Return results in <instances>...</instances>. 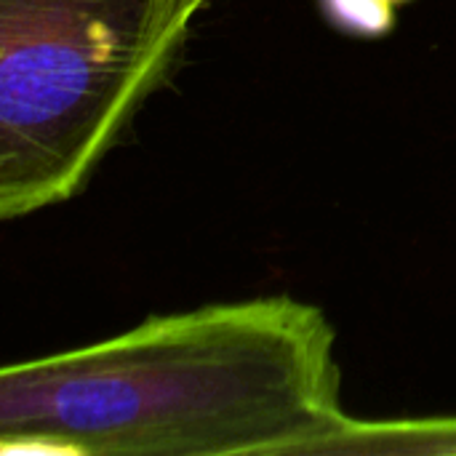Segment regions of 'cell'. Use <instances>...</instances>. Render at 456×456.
<instances>
[{"label":"cell","instance_id":"cell-1","mask_svg":"<svg viewBox=\"0 0 456 456\" xmlns=\"http://www.w3.org/2000/svg\"><path fill=\"white\" fill-rule=\"evenodd\" d=\"M347 419L334 326L294 297L152 315L0 369V454H318Z\"/></svg>","mask_w":456,"mask_h":456},{"label":"cell","instance_id":"cell-4","mask_svg":"<svg viewBox=\"0 0 456 456\" xmlns=\"http://www.w3.org/2000/svg\"><path fill=\"white\" fill-rule=\"evenodd\" d=\"M323 16L345 35L382 37L395 24V5L387 0H318Z\"/></svg>","mask_w":456,"mask_h":456},{"label":"cell","instance_id":"cell-3","mask_svg":"<svg viewBox=\"0 0 456 456\" xmlns=\"http://www.w3.org/2000/svg\"><path fill=\"white\" fill-rule=\"evenodd\" d=\"M456 454V417L361 422L347 419L318 454Z\"/></svg>","mask_w":456,"mask_h":456},{"label":"cell","instance_id":"cell-2","mask_svg":"<svg viewBox=\"0 0 456 456\" xmlns=\"http://www.w3.org/2000/svg\"><path fill=\"white\" fill-rule=\"evenodd\" d=\"M208 0H0V219L69 200Z\"/></svg>","mask_w":456,"mask_h":456},{"label":"cell","instance_id":"cell-5","mask_svg":"<svg viewBox=\"0 0 456 456\" xmlns=\"http://www.w3.org/2000/svg\"><path fill=\"white\" fill-rule=\"evenodd\" d=\"M390 5H401V3H409V0H387Z\"/></svg>","mask_w":456,"mask_h":456}]
</instances>
